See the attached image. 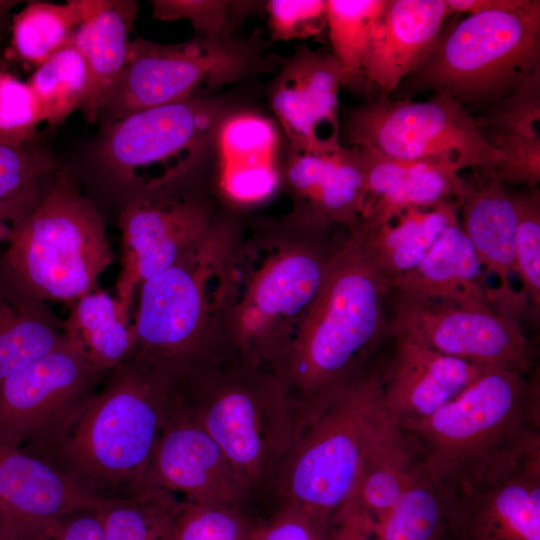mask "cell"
<instances>
[{"label":"cell","instance_id":"1","mask_svg":"<svg viewBox=\"0 0 540 540\" xmlns=\"http://www.w3.org/2000/svg\"><path fill=\"white\" fill-rule=\"evenodd\" d=\"M348 233L290 213L241 219L219 267L216 351L277 374Z\"/></svg>","mask_w":540,"mask_h":540},{"label":"cell","instance_id":"2","mask_svg":"<svg viewBox=\"0 0 540 540\" xmlns=\"http://www.w3.org/2000/svg\"><path fill=\"white\" fill-rule=\"evenodd\" d=\"M390 278L350 231L277 372L302 428L368 366L387 335Z\"/></svg>","mask_w":540,"mask_h":540},{"label":"cell","instance_id":"3","mask_svg":"<svg viewBox=\"0 0 540 540\" xmlns=\"http://www.w3.org/2000/svg\"><path fill=\"white\" fill-rule=\"evenodd\" d=\"M171 392L216 441L251 497L273 489L302 425L277 374L214 353L171 381Z\"/></svg>","mask_w":540,"mask_h":540},{"label":"cell","instance_id":"4","mask_svg":"<svg viewBox=\"0 0 540 540\" xmlns=\"http://www.w3.org/2000/svg\"><path fill=\"white\" fill-rule=\"evenodd\" d=\"M170 394L167 378L125 358L105 375L72 432L44 460L95 498L146 493V473Z\"/></svg>","mask_w":540,"mask_h":540},{"label":"cell","instance_id":"5","mask_svg":"<svg viewBox=\"0 0 540 540\" xmlns=\"http://www.w3.org/2000/svg\"><path fill=\"white\" fill-rule=\"evenodd\" d=\"M538 377L536 368L530 375L485 370L433 415L400 426L434 479L466 490L540 444Z\"/></svg>","mask_w":540,"mask_h":540},{"label":"cell","instance_id":"6","mask_svg":"<svg viewBox=\"0 0 540 540\" xmlns=\"http://www.w3.org/2000/svg\"><path fill=\"white\" fill-rule=\"evenodd\" d=\"M540 69V1L468 15L440 36L423 63L396 89L447 95L472 115L483 114Z\"/></svg>","mask_w":540,"mask_h":540},{"label":"cell","instance_id":"7","mask_svg":"<svg viewBox=\"0 0 540 540\" xmlns=\"http://www.w3.org/2000/svg\"><path fill=\"white\" fill-rule=\"evenodd\" d=\"M6 240L8 269L43 300L70 306L98 289L114 258L98 210L60 170L11 224Z\"/></svg>","mask_w":540,"mask_h":540},{"label":"cell","instance_id":"8","mask_svg":"<svg viewBox=\"0 0 540 540\" xmlns=\"http://www.w3.org/2000/svg\"><path fill=\"white\" fill-rule=\"evenodd\" d=\"M386 416L381 372L367 366L302 429L273 486L278 503L328 523L356 492Z\"/></svg>","mask_w":540,"mask_h":540},{"label":"cell","instance_id":"9","mask_svg":"<svg viewBox=\"0 0 540 540\" xmlns=\"http://www.w3.org/2000/svg\"><path fill=\"white\" fill-rule=\"evenodd\" d=\"M240 219L213 241L143 281L131 358L172 380L215 351V296L226 242Z\"/></svg>","mask_w":540,"mask_h":540},{"label":"cell","instance_id":"10","mask_svg":"<svg viewBox=\"0 0 540 540\" xmlns=\"http://www.w3.org/2000/svg\"><path fill=\"white\" fill-rule=\"evenodd\" d=\"M240 214L218 195L208 172L134 194L119 218L121 271L116 300L124 319L139 285L221 235Z\"/></svg>","mask_w":540,"mask_h":540},{"label":"cell","instance_id":"11","mask_svg":"<svg viewBox=\"0 0 540 540\" xmlns=\"http://www.w3.org/2000/svg\"><path fill=\"white\" fill-rule=\"evenodd\" d=\"M264 43L232 35L164 45L131 41L124 71L98 119L103 127L149 108L208 97L222 87L263 72Z\"/></svg>","mask_w":540,"mask_h":540},{"label":"cell","instance_id":"12","mask_svg":"<svg viewBox=\"0 0 540 540\" xmlns=\"http://www.w3.org/2000/svg\"><path fill=\"white\" fill-rule=\"evenodd\" d=\"M225 111L208 96L133 113L103 127L97 160L134 194L190 178L205 170Z\"/></svg>","mask_w":540,"mask_h":540},{"label":"cell","instance_id":"13","mask_svg":"<svg viewBox=\"0 0 540 540\" xmlns=\"http://www.w3.org/2000/svg\"><path fill=\"white\" fill-rule=\"evenodd\" d=\"M340 142L457 172L492 170L502 161L500 152L483 137L475 116L447 95H433L426 101L380 95L347 112L340 124Z\"/></svg>","mask_w":540,"mask_h":540},{"label":"cell","instance_id":"14","mask_svg":"<svg viewBox=\"0 0 540 540\" xmlns=\"http://www.w3.org/2000/svg\"><path fill=\"white\" fill-rule=\"evenodd\" d=\"M105 375L64 335L0 384V444L45 459L72 432Z\"/></svg>","mask_w":540,"mask_h":540},{"label":"cell","instance_id":"15","mask_svg":"<svg viewBox=\"0 0 540 540\" xmlns=\"http://www.w3.org/2000/svg\"><path fill=\"white\" fill-rule=\"evenodd\" d=\"M394 311L387 335L490 370L530 375L536 351L518 316L495 308L460 306L390 295Z\"/></svg>","mask_w":540,"mask_h":540},{"label":"cell","instance_id":"16","mask_svg":"<svg viewBox=\"0 0 540 540\" xmlns=\"http://www.w3.org/2000/svg\"><path fill=\"white\" fill-rule=\"evenodd\" d=\"M145 490L181 494L188 502L242 510L252 498L220 446L178 404L172 392L147 469Z\"/></svg>","mask_w":540,"mask_h":540},{"label":"cell","instance_id":"17","mask_svg":"<svg viewBox=\"0 0 540 540\" xmlns=\"http://www.w3.org/2000/svg\"><path fill=\"white\" fill-rule=\"evenodd\" d=\"M281 185L292 200L290 214L302 221L352 231L361 219L365 179L356 146L290 144Z\"/></svg>","mask_w":540,"mask_h":540},{"label":"cell","instance_id":"18","mask_svg":"<svg viewBox=\"0 0 540 540\" xmlns=\"http://www.w3.org/2000/svg\"><path fill=\"white\" fill-rule=\"evenodd\" d=\"M280 137L267 117L226 110L214 131L208 174L224 204L239 213L281 186Z\"/></svg>","mask_w":540,"mask_h":540},{"label":"cell","instance_id":"19","mask_svg":"<svg viewBox=\"0 0 540 540\" xmlns=\"http://www.w3.org/2000/svg\"><path fill=\"white\" fill-rule=\"evenodd\" d=\"M454 523L467 540H540V444L458 492Z\"/></svg>","mask_w":540,"mask_h":540},{"label":"cell","instance_id":"20","mask_svg":"<svg viewBox=\"0 0 540 540\" xmlns=\"http://www.w3.org/2000/svg\"><path fill=\"white\" fill-rule=\"evenodd\" d=\"M342 71L332 56L300 48L271 89V107L291 145L340 141Z\"/></svg>","mask_w":540,"mask_h":540},{"label":"cell","instance_id":"21","mask_svg":"<svg viewBox=\"0 0 540 540\" xmlns=\"http://www.w3.org/2000/svg\"><path fill=\"white\" fill-rule=\"evenodd\" d=\"M394 341L390 363L381 373L382 393L387 414L399 425L433 415L490 370L405 337L394 336Z\"/></svg>","mask_w":540,"mask_h":540},{"label":"cell","instance_id":"22","mask_svg":"<svg viewBox=\"0 0 540 540\" xmlns=\"http://www.w3.org/2000/svg\"><path fill=\"white\" fill-rule=\"evenodd\" d=\"M448 15L445 0H387L363 58L367 87L395 92L428 57Z\"/></svg>","mask_w":540,"mask_h":540},{"label":"cell","instance_id":"23","mask_svg":"<svg viewBox=\"0 0 540 540\" xmlns=\"http://www.w3.org/2000/svg\"><path fill=\"white\" fill-rule=\"evenodd\" d=\"M458 197L462 230L470 240L483 268L496 276L500 302L523 307L521 295L513 294L509 278L514 273L517 228L515 191L488 170L473 168Z\"/></svg>","mask_w":540,"mask_h":540},{"label":"cell","instance_id":"24","mask_svg":"<svg viewBox=\"0 0 540 540\" xmlns=\"http://www.w3.org/2000/svg\"><path fill=\"white\" fill-rule=\"evenodd\" d=\"M356 147L365 179L363 211L356 227H377L410 208L458 199L462 193L463 177L450 167L397 159L369 147Z\"/></svg>","mask_w":540,"mask_h":540},{"label":"cell","instance_id":"25","mask_svg":"<svg viewBox=\"0 0 540 540\" xmlns=\"http://www.w3.org/2000/svg\"><path fill=\"white\" fill-rule=\"evenodd\" d=\"M484 272L459 221L444 230L414 268L390 279V295L501 310Z\"/></svg>","mask_w":540,"mask_h":540},{"label":"cell","instance_id":"26","mask_svg":"<svg viewBox=\"0 0 540 540\" xmlns=\"http://www.w3.org/2000/svg\"><path fill=\"white\" fill-rule=\"evenodd\" d=\"M108 501L84 493L46 460L0 444V503L19 519L50 523Z\"/></svg>","mask_w":540,"mask_h":540},{"label":"cell","instance_id":"27","mask_svg":"<svg viewBox=\"0 0 540 540\" xmlns=\"http://www.w3.org/2000/svg\"><path fill=\"white\" fill-rule=\"evenodd\" d=\"M136 15L135 1H114L104 13L81 24L73 35L72 44L88 71V92L81 111L89 123L98 120L124 71Z\"/></svg>","mask_w":540,"mask_h":540},{"label":"cell","instance_id":"28","mask_svg":"<svg viewBox=\"0 0 540 540\" xmlns=\"http://www.w3.org/2000/svg\"><path fill=\"white\" fill-rule=\"evenodd\" d=\"M10 274L0 280V384L64 338L63 322L46 301Z\"/></svg>","mask_w":540,"mask_h":540},{"label":"cell","instance_id":"29","mask_svg":"<svg viewBox=\"0 0 540 540\" xmlns=\"http://www.w3.org/2000/svg\"><path fill=\"white\" fill-rule=\"evenodd\" d=\"M460 221L457 199L410 208L389 222L372 228L356 227L372 258L390 279L414 268L446 228Z\"/></svg>","mask_w":540,"mask_h":540},{"label":"cell","instance_id":"30","mask_svg":"<svg viewBox=\"0 0 540 540\" xmlns=\"http://www.w3.org/2000/svg\"><path fill=\"white\" fill-rule=\"evenodd\" d=\"M423 464L414 440L387 414L370 444L354 495L379 521Z\"/></svg>","mask_w":540,"mask_h":540},{"label":"cell","instance_id":"31","mask_svg":"<svg viewBox=\"0 0 540 540\" xmlns=\"http://www.w3.org/2000/svg\"><path fill=\"white\" fill-rule=\"evenodd\" d=\"M63 334L80 346L89 363L102 374L118 366L135 341L133 325L123 318L116 298L99 288L71 305L63 321Z\"/></svg>","mask_w":540,"mask_h":540},{"label":"cell","instance_id":"32","mask_svg":"<svg viewBox=\"0 0 540 540\" xmlns=\"http://www.w3.org/2000/svg\"><path fill=\"white\" fill-rule=\"evenodd\" d=\"M488 144L502 161L519 163L540 156V69L489 111L475 116Z\"/></svg>","mask_w":540,"mask_h":540},{"label":"cell","instance_id":"33","mask_svg":"<svg viewBox=\"0 0 540 540\" xmlns=\"http://www.w3.org/2000/svg\"><path fill=\"white\" fill-rule=\"evenodd\" d=\"M458 492L434 479L423 464L399 499L377 522L383 540H436L454 521Z\"/></svg>","mask_w":540,"mask_h":540},{"label":"cell","instance_id":"34","mask_svg":"<svg viewBox=\"0 0 540 540\" xmlns=\"http://www.w3.org/2000/svg\"><path fill=\"white\" fill-rule=\"evenodd\" d=\"M387 0H326V17L332 56L343 75V87L363 91L362 63L374 27Z\"/></svg>","mask_w":540,"mask_h":540},{"label":"cell","instance_id":"35","mask_svg":"<svg viewBox=\"0 0 540 540\" xmlns=\"http://www.w3.org/2000/svg\"><path fill=\"white\" fill-rule=\"evenodd\" d=\"M82 23L76 0L65 4L30 3L14 17L12 45L23 60L38 67L72 44L73 35Z\"/></svg>","mask_w":540,"mask_h":540},{"label":"cell","instance_id":"36","mask_svg":"<svg viewBox=\"0 0 540 540\" xmlns=\"http://www.w3.org/2000/svg\"><path fill=\"white\" fill-rule=\"evenodd\" d=\"M38 102L43 122L62 124L82 108L88 92V71L78 49L70 44L39 65L27 82Z\"/></svg>","mask_w":540,"mask_h":540},{"label":"cell","instance_id":"37","mask_svg":"<svg viewBox=\"0 0 540 540\" xmlns=\"http://www.w3.org/2000/svg\"><path fill=\"white\" fill-rule=\"evenodd\" d=\"M178 499L161 490L114 499L98 508L106 540H169Z\"/></svg>","mask_w":540,"mask_h":540},{"label":"cell","instance_id":"38","mask_svg":"<svg viewBox=\"0 0 540 540\" xmlns=\"http://www.w3.org/2000/svg\"><path fill=\"white\" fill-rule=\"evenodd\" d=\"M253 526L245 510L178 500L169 540H252Z\"/></svg>","mask_w":540,"mask_h":540},{"label":"cell","instance_id":"39","mask_svg":"<svg viewBox=\"0 0 540 540\" xmlns=\"http://www.w3.org/2000/svg\"><path fill=\"white\" fill-rule=\"evenodd\" d=\"M517 228L514 273L522 282V296L537 315L540 309V190L515 191Z\"/></svg>","mask_w":540,"mask_h":540},{"label":"cell","instance_id":"40","mask_svg":"<svg viewBox=\"0 0 540 540\" xmlns=\"http://www.w3.org/2000/svg\"><path fill=\"white\" fill-rule=\"evenodd\" d=\"M152 14L162 21L188 20L197 37L216 39L231 36L245 2L221 0H154Z\"/></svg>","mask_w":540,"mask_h":540},{"label":"cell","instance_id":"41","mask_svg":"<svg viewBox=\"0 0 540 540\" xmlns=\"http://www.w3.org/2000/svg\"><path fill=\"white\" fill-rule=\"evenodd\" d=\"M42 122L29 84L4 73L0 79V144L21 146L33 142Z\"/></svg>","mask_w":540,"mask_h":540},{"label":"cell","instance_id":"42","mask_svg":"<svg viewBox=\"0 0 540 540\" xmlns=\"http://www.w3.org/2000/svg\"><path fill=\"white\" fill-rule=\"evenodd\" d=\"M55 171L53 157L33 142L21 146L0 144V201L46 180Z\"/></svg>","mask_w":540,"mask_h":540},{"label":"cell","instance_id":"43","mask_svg":"<svg viewBox=\"0 0 540 540\" xmlns=\"http://www.w3.org/2000/svg\"><path fill=\"white\" fill-rule=\"evenodd\" d=\"M267 12L276 40L306 39L327 26L326 0H271Z\"/></svg>","mask_w":540,"mask_h":540},{"label":"cell","instance_id":"44","mask_svg":"<svg viewBox=\"0 0 540 540\" xmlns=\"http://www.w3.org/2000/svg\"><path fill=\"white\" fill-rule=\"evenodd\" d=\"M328 523L304 511L278 504L266 520L254 522L252 540H328Z\"/></svg>","mask_w":540,"mask_h":540},{"label":"cell","instance_id":"45","mask_svg":"<svg viewBox=\"0 0 540 540\" xmlns=\"http://www.w3.org/2000/svg\"><path fill=\"white\" fill-rule=\"evenodd\" d=\"M34 540H106L98 508L69 513L46 524Z\"/></svg>","mask_w":540,"mask_h":540},{"label":"cell","instance_id":"46","mask_svg":"<svg viewBox=\"0 0 540 540\" xmlns=\"http://www.w3.org/2000/svg\"><path fill=\"white\" fill-rule=\"evenodd\" d=\"M49 178L13 197L0 201V241L7 239L11 224L35 203Z\"/></svg>","mask_w":540,"mask_h":540},{"label":"cell","instance_id":"47","mask_svg":"<svg viewBox=\"0 0 540 540\" xmlns=\"http://www.w3.org/2000/svg\"><path fill=\"white\" fill-rule=\"evenodd\" d=\"M42 525L19 519L0 503V540H32Z\"/></svg>","mask_w":540,"mask_h":540},{"label":"cell","instance_id":"48","mask_svg":"<svg viewBox=\"0 0 540 540\" xmlns=\"http://www.w3.org/2000/svg\"><path fill=\"white\" fill-rule=\"evenodd\" d=\"M445 3L449 14L474 15L487 11L512 9L517 7L521 0H445Z\"/></svg>","mask_w":540,"mask_h":540},{"label":"cell","instance_id":"49","mask_svg":"<svg viewBox=\"0 0 540 540\" xmlns=\"http://www.w3.org/2000/svg\"><path fill=\"white\" fill-rule=\"evenodd\" d=\"M17 1H0V16L6 14Z\"/></svg>","mask_w":540,"mask_h":540},{"label":"cell","instance_id":"50","mask_svg":"<svg viewBox=\"0 0 540 540\" xmlns=\"http://www.w3.org/2000/svg\"><path fill=\"white\" fill-rule=\"evenodd\" d=\"M3 74H4V73L0 71V79H1V77H2Z\"/></svg>","mask_w":540,"mask_h":540}]
</instances>
